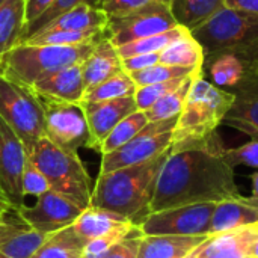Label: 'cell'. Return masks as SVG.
Segmentation results:
<instances>
[{"instance_id": "cell-28", "label": "cell", "mask_w": 258, "mask_h": 258, "mask_svg": "<svg viewBox=\"0 0 258 258\" xmlns=\"http://www.w3.org/2000/svg\"><path fill=\"white\" fill-rule=\"evenodd\" d=\"M204 62V51L200 42L192 36L190 32L174 41L165 50L160 51V63L194 68Z\"/></svg>"}, {"instance_id": "cell-48", "label": "cell", "mask_w": 258, "mask_h": 258, "mask_svg": "<svg viewBox=\"0 0 258 258\" xmlns=\"http://www.w3.org/2000/svg\"><path fill=\"white\" fill-rule=\"evenodd\" d=\"M251 257L258 258V230H257V234H255V239H254V243H252V249H251Z\"/></svg>"}, {"instance_id": "cell-12", "label": "cell", "mask_w": 258, "mask_h": 258, "mask_svg": "<svg viewBox=\"0 0 258 258\" xmlns=\"http://www.w3.org/2000/svg\"><path fill=\"white\" fill-rule=\"evenodd\" d=\"M82 212L83 210L68 198L48 190L39 195L32 207L24 206L15 213L30 230L50 236L71 227Z\"/></svg>"}, {"instance_id": "cell-35", "label": "cell", "mask_w": 258, "mask_h": 258, "mask_svg": "<svg viewBox=\"0 0 258 258\" xmlns=\"http://www.w3.org/2000/svg\"><path fill=\"white\" fill-rule=\"evenodd\" d=\"M195 68H198V67L186 68V67H174V65L156 63V65H153L150 68H145L142 71L130 73V77L133 79L135 85L138 88H141V86H148V85H154V83H163V82H169V80H174V79L189 76Z\"/></svg>"}, {"instance_id": "cell-41", "label": "cell", "mask_w": 258, "mask_h": 258, "mask_svg": "<svg viewBox=\"0 0 258 258\" xmlns=\"http://www.w3.org/2000/svg\"><path fill=\"white\" fill-rule=\"evenodd\" d=\"M168 3L169 0H104L103 3V11L110 17V15H121L132 12L135 9H139L142 6H147L150 3Z\"/></svg>"}, {"instance_id": "cell-3", "label": "cell", "mask_w": 258, "mask_h": 258, "mask_svg": "<svg viewBox=\"0 0 258 258\" xmlns=\"http://www.w3.org/2000/svg\"><path fill=\"white\" fill-rule=\"evenodd\" d=\"M234 103V94L215 86L204 79H195L186 103L177 116L171 151H183L206 147L224 124L225 115Z\"/></svg>"}, {"instance_id": "cell-6", "label": "cell", "mask_w": 258, "mask_h": 258, "mask_svg": "<svg viewBox=\"0 0 258 258\" xmlns=\"http://www.w3.org/2000/svg\"><path fill=\"white\" fill-rule=\"evenodd\" d=\"M50 184V190L68 198L82 210L91 207L92 181L77 153L65 151L42 138L30 153Z\"/></svg>"}, {"instance_id": "cell-55", "label": "cell", "mask_w": 258, "mask_h": 258, "mask_svg": "<svg viewBox=\"0 0 258 258\" xmlns=\"http://www.w3.org/2000/svg\"><path fill=\"white\" fill-rule=\"evenodd\" d=\"M82 258H85V257H82Z\"/></svg>"}, {"instance_id": "cell-43", "label": "cell", "mask_w": 258, "mask_h": 258, "mask_svg": "<svg viewBox=\"0 0 258 258\" xmlns=\"http://www.w3.org/2000/svg\"><path fill=\"white\" fill-rule=\"evenodd\" d=\"M26 230H30V228L21 219L20 221H8L6 216L0 218V243L6 242L8 239L14 237Z\"/></svg>"}, {"instance_id": "cell-44", "label": "cell", "mask_w": 258, "mask_h": 258, "mask_svg": "<svg viewBox=\"0 0 258 258\" xmlns=\"http://www.w3.org/2000/svg\"><path fill=\"white\" fill-rule=\"evenodd\" d=\"M53 2L54 0H26V24L36 20Z\"/></svg>"}, {"instance_id": "cell-20", "label": "cell", "mask_w": 258, "mask_h": 258, "mask_svg": "<svg viewBox=\"0 0 258 258\" xmlns=\"http://www.w3.org/2000/svg\"><path fill=\"white\" fill-rule=\"evenodd\" d=\"M209 236H144L136 258H184Z\"/></svg>"}, {"instance_id": "cell-36", "label": "cell", "mask_w": 258, "mask_h": 258, "mask_svg": "<svg viewBox=\"0 0 258 258\" xmlns=\"http://www.w3.org/2000/svg\"><path fill=\"white\" fill-rule=\"evenodd\" d=\"M139 230L138 225H128L125 228L116 230L113 233L100 236L97 239H92L89 242H86L85 249H83V257L85 258H103L115 245H118L119 242H122L124 239H127L128 236H132L133 233H136Z\"/></svg>"}, {"instance_id": "cell-21", "label": "cell", "mask_w": 258, "mask_h": 258, "mask_svg": "<svg viewBox=\"0 0 258 258\" xmlns=\"http://www.w3.org/2000/svg\"><path fill=\"white\" fill-rule=\"evenodd\" d=\"M258 221V207L252 206L246 197L218 203L212 215L210 236L251 225Z\"/></svg>"}, {"instance_id": "cell-49", "label": "cell", "mask_w": 258, "mask_h": 258, "mask_svg": "<svg viewBox=\"0 0 258 258\" xmlns=\"http://www.w3.org/2000/svg\"><path fill=\"white\" fill-rule=\"evenodd\" d=\"M0 76H2V57H0Z\"/></svg>"}, {"instance_id": "cell-31", "label": "cell", "mask_w": 258, "mask_h": 258, "mask_svg": "<svg viewBox=\"0 0 258 258\" xmlns=\"http://www.w3.org/2000/svg\"><path fill=\"white\" fill-rule=\"evenodd\" d=\"M109 36L104 32H74V30H41L21 44L26 45H80ZM20 45V44H18Z\"/></svg>"}, {"instance_id": "cell-8", "label": "cell", "mask_w": 258, "mask_h": 258, "mask_svg": "<svg viewBox=\"0 0 258 258\" xmlns=\"http://www.w3.org/2000/svg\"><path fill=\"white\" fill-rule=\"evenodd\" d=\"M175 122L177 116L165 121L148 122L132 141L112 153L103 154L100 174L139 165L169 151Z\"/></svg>"}, {"instance_id": "cell-30", "label": "cell", "mask_w": 258, "mask_h": 258, "mask_svg": "<svg viewBox=\"0 0 258 258\" xmlns=\"http://www.w3.org/2000/svg\"><path fill=\"white\" fill-rule=\"evenodd\" d=\"M190 32L189 29L183 27V26H175L174 29L159 33V35H153V36H147L124 45L116 47L121 59L125 57H132L136 54H147V53H159L162 50H165L168 45H171L174 41H177L178 38H181L184 33Z\"/></svg>"}, {"instance_id": "cell-19", "label": "cell", "mask_w": 258, "mask_h": 258, "mask_svg": "<svg viewBox=\"0 0 258 258\" xmlns=\"http://www.w3.org/2000/svg\"><path fill=\"white\" fill-rule=\"evenodd\" d=\"M203 70L209 73L215 86L225 91H231L242 82L258 76L246 62L233 53H218L204 57Z\"/></svg>"}, {"instance_id": "cell-51", "label": "cell", "mask_w": 258, "mask_h": 258, "mask_svg": "<svg viewBox=\"0 0 258 258\" xmlns=\"http://www.w3.org/2000/svg\"><path fill=\"white\" fill-rule=\"evenodd\" d=\"M184 258H192V254H190V255H187V257H184Z\"/></svg>"}, {"instance_id": "cell-14", "label": "cell", "mask_w": 258, "mask_h": 258, "mask_svg": "<svg viewBox=\"0 0 258 258\" xmlns=\"http://www.w3.org/2000/svg\"><path fill=\"white\" fill-rule=\"evenodd\" d=\"M89 125V144L88 148L98 150L107 138V135L118 125L125 116L136 112L135 97H124L97 103H82Z\"/></svg>"}, {"instance_id": "cell-24", "label": "cell", "mask_w": 258, "mask_h": 258, "mask_svg": "<svg viewBox=\"0 0 258 258\" xmlns=\"http://www.w3.org/2000/svg\"><path fill=\"white\" fill-rule=\"evenodd\" d=\"M26 24V0H6L0 6V57L15 47Z\"/></svg>"}, {"instance_id": "cell-17", "label": "cell", "mask_w": 258, "mask_h": 258, "mask_svg": "<svg viewBox=\"0 0 258 258\" xmlns=\"http://www.w3.org/2000/svg\"><path fill=\"white\" fill-rule=\"evenodd\" d=\"M230 92L234 94V103L225 115L224 124L258 139V76L242 82Z\"/></svg>"}, {"instance_id": "cell-45", "label": "cell", "mask_w": 258, "mask_h": 258, "mask_svg": "<svg viewBox=\"0 0 258 258\" xmlns=\"http://www.w3.org/2000/svg\"><path fill=\"white\" fill-rule=\"evenodd\" d=\"M224 8L258 15V0H222Z\"/></svg>"}, {"instance_id": "cell-5", "label": "cell", "mask_w": 258, "mask_h": 258, "mask_svg": "<svg viewBox=\"0 0 258 258\" xmlns=\"http://www.w3.org/2000/svg\"><path fill=\"white\" fill-rule=\"evenodd\" d=\"M100 39L80 45H15L2 56V76L30 88L57 70L82 63Z\"/></svg>"}, {"instance_id": "cell-54", "label": "cell", "mask_w": 258, "mask_h": 258, "mask_svg": "<svg viewBox=\"0 0 258 258\" xmlns=\"http://www.w3.org/2000/svg\"><path fill=\"white\" fill-rule=\"evenodd\" d=\"M248 258H254V257H248Z\"/></svg>"}, {"instance_id": "cell-37", "label": "cell", "mask_w": 258, "mask_h": 258, "mask_svg": "<svg viewBox=\"0 0 258 258\" xmlns=\"http://www.w3.org/2000/svg\"><path fill=\"white\" fill-rule=\"evenodd\" d=\"M197 70V68H195ZM194 70V71H195ZM192 71V73H194ZM187 76L180 77V79H174L169 82H163V83H154V85H148V86H141L136 89L135 92V101H136V107L138 110H148L154 103H157L162 97H165L166 94L172 92L174 89H177Z\"/></svg>"}, {"instance_id": "cell-10", "label": "cell", "mask_w": 258, "mask_h": 258, "mask_svg": "<svg viewBox=\"0 0 258 258\" xmlns=\"http://www.w3.org/2000/svg\"><path fill=\"white\" fill-rule=\"evenodd\" d=\"M109 17V15H107ZM177 24L168 3H150L121 15H110L107 21L109 39L115 47L159 35Z\"/></svg>"}, {"instance_id": "cell-50", "label": "cell", "mask_w": 258, "mask_h": 258, "mask_svg": "<svg viewBox=\"0 0 258 258\" xmlns=\"http://www.w3.org/2000/svg\"><path fill=\"white\" fill-rule=\"evenodd\" d=\"M5 2H6V0H0V6H2V5H3Z\"/></svg>"}, {"instance_id": "cell-29", "label": "cell", "mask_w": 258, "mask_h": 258, "mask_svg": "<svg viewBox=\"0 0 258 258\" xmlns=\"http://www.w3.org/2000/svg\"><path fill=\"white\" fill-rule=\"evenodd\" d=\"M136 89L138 86L135 85L130 74L121 71L112 76L110 79L101 82L100 85L85 91V97L82 103H97V101L124 98V97H135Z\"/></svg>"}, {"instance_id": "cell-47", "label": "cell", "mask_w": 258, "mask_h": 258, "mask_svg": "<svg viewBox=\"0 0 258 258\" xmlns=\"http://www.w3.org/2000/svg\"><path fill=\"white\" fill-rule=\"evenodd\" d=\"M14 212V207L11 206V203L0 194V215H8Z\"/></svg>"}, {"instance_id": "cell-38", "label": "cell", "mask_w": 258, "mask_h": 258, "mask_svg": "<svg viewBox=\"0 0 258 258\" xmlns=\"http://www.w3.org/2000/svg\"><path fill=\"white\" fill-rule=\"evenodd\" d=\"M219 154L233 168L242 165V166H249V168L258 169V139H252L234 148H228L225 147V144H222Z\"/></svg>"}, {"instance_id": "cell-1", "label": "cell", "mask_w": 258, "mask_h": 258, "mask_svg": "<svg viewBox=\"0 0 258 258\" xmlns=\"http://www.w3.org/2000/svg\"><path fill=\"white\" fill-rule=\"evenodd\" d=\"M222 144L216 133L206 147L171 151L157 177L150 213L242 198L234 168L219 154Z\"/></svg>"}, {"instance_id": "cell-33", "label": "cell", "mask_w": 258, "mask_h": 258, "mask_svg": "<svg viewBox=\"0 0 258 258\" xmlns=\"http://www.w3.org/2000/svg\"><path fill=\"white\" fill-rule=\"evenodd\" d=\"M82 3L89 5V6H94V8L103 9L104 0H54V2H53V3H51V5H50L38 18H36V20H33L32 23H29V24L24 26L18 44H21V42H24L26 39H29L30 36H33L36 32H39L42 27H45L51 20H54V18H56L57 15H60L62 12L70 11V9H73L74 6L82 5ZM18 44H17V45H18Z\"/></svg>"}, {"instance_id": "cell-23", "label": "cell", "mask_w": 258, "mask_h": 258, "mask_svg": "<svg viewBox=\"0 0 258 258\" xmlns=\"http://www.w3.org/2000/svg\"><path fill=\"white\" fill-rule=\"evenodd\" d=\"M128 225H133V222L116 213L95 209V207H88L76 219V222L73 224V230L86 243L92 239L113 233Z\"/></svg>"}, {"instance_id": "cell-18", "label": "cell", "mask_w": 258, "mask_h": 258, "mask_svg": "<svg viewBox=\"0 0 258 258\" xmlns=\"http://www.w3.org/2000/svg\"><path fill=\"white\" fill-rule=\"evenodd\" d=\"M121 71H124L122 59L116 47L110 42L109 36H104L95 44L91 54L82 62L85 91L100 85Z\"/></svg>"}, {"instance_id": "cell-32", "label": "cell", "mask_w": 258, "mask_h": 258, "mask_svg": "<svg viewBox=\"0 0 258 258\" xmlns=\"http://www.w3.org/2000/svg\"><path fill=\"white\" fill-rule=\"evenodd\" d=\"M148 122L150 121H148L145 112L136 110V112L130 113L118 125H115V128L107 135V138L101 144L100 153L107 154V153H112V151L118 150L119 147H122L128 141H132Z\"/></svg>"}, {"instance_id": "cell-40", "label": "cell", "mask_w": 258, "mask_h": 258, "mask_svg": "<svg viewBox=\"0 0 258 258\" xmlns=\"http://www.w3.org/2000/svg\"><path fill=\"white\" fill-rule=\"evenodd\" d=\"M142 239H144V234L139 228L136 233H133L132 236H128L118 245H115L103 258H136Z\"/></svg>"}, {"instance_id": "cell-27", "label": "cell", "mask_w": 258, "mask_h": 258, "mask_svg": "<svg viewBox=\"0 0 258 258\" xmlns=\"http://www.w3.org/2000/svg\"><path fill=\"white\" fill-rule=\"evenodd\" d=\"M201 74H204L203 65L198 67L194 73H190L186 77V80L177 89H174L172 92L166 94L157 103H154L148 110H145V115H147L148 121L150 122H156V121H165V119L178 116L181 109H183V106H184V103H186V98H187V94L190 91L192 83Z\"/></svg>"}, {"instance_id": "cell-53", "label": "cell", "mask_w": 258, "mask_h": 258, "mask_svg": "<svg viewBox=\"0 0 258 258\" xmlns=\"http://www.w3.org/2000/svg\"><path fill=\"white\" fill-rule=\"evenodd\" d=\"M0 194H2V190H0ZM2 195H3V194H2Z\"/></svg>"}, {"instance_id": "cell-2", "label": "cell", "mask_w": 258, "mask_h": 258, "mask_svg": "<svg viewBox=\"0 0 258 258\" xmlns=\"http://www.w3.org/2000/svg\"><path fill=\"white\" fill-rule=\"evenodd\" d=\"M171 150L139 165L100 174L91 198V207L116 213L139 227L150 213L157 177Z\"/></svg>"}, {"instance_id": "cell-26", "label": "cell", "mask_w": 258, "mask_h": 258, "mask_svg": "<svg viewBox=\"0 0 258 258\" xmlns=\"http://www.w3.org/2000/svg\"><path fill=\"white\" fill-rule=\"evenodd\" d=\"M85 245L71 225L50 234L30 258H82Z\"/></svg>"}, {"instance_id": "cell-16", "label": "cell", "mask_w": 258, "mask_h": 258, "mask_svg": "<svg viewBox=\"0 0 258 258\" xmlns=\"http://www.w3.org/2000/svg\"><path fill=\"white\" fill-rule=\"evenodd\" d=\"M32 92L38 97L53 98L68 103H82L85 97V82L82 63L70 65L57 70L30 86Z\"/></svg>"}, {"instance_id": "cell-42", "label": "cell", "mask_w": 258, "mask_h": 258, "mask_svg": "<svg viewBox=\"0 0 258 258\" xmlns=\"http://www.w3.org/2000/svg\"><path fill=\"white\" fill-rule=\"evenodd\" d=\"M156 63H160V51L159 53H147V54H136L132 57L122 59V68L125 73H136L145 68H150Z\"/></svg>"}, {"instance_id": "cell-34", "label": "cell", "mask_w": 258, "mask_h": 258, "mask_svg": "<svg viewBox=\"0 0 258 258\" xmlns=\"http://www.w3.org/2000/svg\"><path fill=\"white\" fill-rule=\"evenodd\" d=\"M47 237L39 231L26 230L0 243V258H30Z\"/></svg>"}, {"instance_id": "cell-46", "label": "cell", "mask_w": 258, "mask_h": 258, "mask_svg": "<svg viewBox=\"0 0 258 258\" xmlns=\"http://www.w3.org/2000/svg\"><path fill=\"white\" fill-rule=\"evenodd\" d=\"M251 181H252V195L249 198H246L252 206L258 207V171L251 174Z\"/></svg>"}, {"instance_id": "cell-52", "label": "cell", "mask_w": 258, "mask_h": 258, "mask_svg": "<svg viewBox=\"0 0 258 258\" xmlns=\"http://www.w3.org/2000/svg\"><path fill=\"white\" fill-rule=\"evenodd\" d=\"M5 216H6V215H0V218H5Z\"/></svg>"}, {"instance_id": "cell-7", "label": "cell", "mask_w": 258, "mask_h": 258, "mask_svg": "<svg viewBox=\"0 0 258 258\" xmlns=\"http://www.w3.org/2000/svg\"><path fill=\"white\" fill-rule=\"evenodd\" d=\"M0 116L21 139L27 154L45 138L44 109L30 88L0 76Z\"/></svg>"}, {"instance_id": "cell-9", "label": "cell", "mask_w": 258, "mask_h": 258, "mask_svg": "<svg viewBox=\"0 0 258 258\" xmlns=\"http://www.w3.org/2000/svg\"><path fill=\"white\" fill-rule=\"evenodd\" d=\"M38 97V95H36ZM44 109L45 138L56 147L77 153L89 144V125L82 103H68L38 97Z\"/></svg>"}, {"instance_id": "cell-22", "label": "cell", "mask_w": 258, "mask_h": 258, "mask_svg": "<svg viewBox=\"0 0 258 258\" xmlns=\"http://www.w3.org/2000/svg\"><path fill=\"white\" fill-rule=\"evenodd\" d=\"M107 21H109V17L103 9L82 3V5L74 6L70 11L62 12L41 30L104 32L107 30Z\"/></svg>"}, {"instance_id": "cell-11", "label": "cell", "mask_w": 258, "mask_h": 258, "mask_svg": "<svg viewBox=\"0 0 258 258\" xmlns=\"http://www.w3.org/2000/svg\"><path fill=\"white\" fill-rule=\"evenodd\" d=\"M216 204H190L148 213L139 224L144 236H210Z\"/></svg>"}, {"instance_id": "cell-13", "label": "cell", "mask_w": 258, "mask_h": 258, "mask_svg": "<svg viewBox=\"0 0 258 258\" xmlns=\"http://www.w3.org/2000/svg\"><path fill=\"white\" fill-rule=\"evenodd\" d=\"M27 159L29 154L21 139L0 116V190L14 207V212L26 206L21 178Z\"/></svg>"}, {"instance_id": "cell-39", "label": "cell", "mask_w": 258, "mask_h": 258, "mask_svg": "<svg viewBox=\"0 0 258 258\" xmlns=\"http://www.w3.org/2000/svg\"><path fill=\"white\" fill-rule=\"evenodd\" d=\"M21 190H23V197H39L45 192L50 190V184L47 181V178L44 177V174L39 171V168L35 165V162L30 159H27L24 171H23V178H21Z\"/></svg>"}, {"instance_id": "cell-4", "label": "cell", "mask_w": 258, "mask_h": 258, "mask_svg": "<svg viewBox=\"0 0 258 258\" xmlns=\"http://www.w3.org/2000/svg\"><path fill=\"white\" fill-rule=\"evenodd\" d=\"M190 33L203 47L204 57L233 53L258 74V15L222 6Z\"/></svg>"}, {"instance_id": "cell-15", "label": "cell", "mask_w": 258, "mask_h": 258, "mask_svg": "<svg viewBox=\"0 0 258 258\" xmlns=\"http://www.w3.org/2000/svg\"><path fill=\"white\" fill-rule=\"evenodd\" d=\"M258 230V221L231 231L212 234L194 252L192 258H248Z\"/></svg>"}, {"instance_id": "cell-25", "label": "cell", "mask_w": 258, "mask_h": 258, "mask_svg": "<svg viewBox=\"0 0 258 258\" xmlns=\"http://www.w3.org/2000/svg\"><path fill=\"white\" fill-rule=\"evenodd\" d=\"M222 6V0H169V8L177 24L189 30L201 26Z\"/></svg>"}]
</instances>
